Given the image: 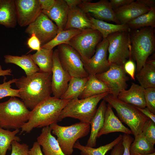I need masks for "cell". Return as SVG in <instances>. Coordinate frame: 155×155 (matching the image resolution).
I'll use <instances>...</instances> for the list:
<instances>
[{
    "label": "cell",
    "mask_w": 155,
    "mask_h": 155,
    "mask_svg": "<svg viewBox=\"0 0 155 155\" xmlns=\"http://www.w3.org/2000/svg\"><path fill=\"white\" fill-rule=\"evenodd\" d=\"M52 73L36 72L16 79L15 84L19 90L20 98L26 107L31 110L51 96Z\"/></svg>",
    "instance_id": "obj_1"
},
{
    "label": "cell",
    "mask_w": 155,
    "mask_h": 155,
    "mask_svg": "<svg viewBox=\"0 0 155 155\" xmlns=\"http://www.w3.org/2000/svg\"><path fill=\"white\" fill-rule=\"evenodd\" d=\"M69 100L50 96L41 102L30 111L29 119L21 128V133L57 123L61 111Z\"/></svg>",
    "instance_id": "obj_2"
},
{
    "label": "cell",
    "mask_w": 155,
    "mask_h": 155,
    "mask_svg": "<svg viewBox=\"0 0 155 155\" xmlns=\"http://www.w3.org/2000/svg\"><path fill=\"white\" fill-rule=\"evenodd\" d=\"M154 28L147 27L129 32L131 58L136 62L137 72H139L149 56L154 51Z\"/></svg>",
    "instance_id": "obj_3"
},
{
    "label": "cell",
    "mask_w": 155,
    "mask_h": 155,
    "mask_svg": "<svg viewBox=\"0 0 155 155\" xmlns=\"http://www.w3.org/2000/svg\"><path fill=\"white\" fill-rule=\"evenodd\" d=\"M109 94L110 92H108L86 98H77L69 100L61 111L58 121L70 117L90 124L96 111L98 103Z\"/></svg>",
    "instance_id": "obj_4"
},
{
    "label": "cell",
    "mask_w": 155,
    "mask_h": 155,
    "mask_svg": "<svg viewBox=\"0 0 155 155\" xmlns=\"http://www.w3.org/2000/svg\"><path fill=\"white\" fill-rule=\"evenodd\" d=\"M30 112L23 102L16 97L0 102V128H21L28 121Z\"/></svg>",
    "instance_id": "obj_5"
},
{
    "label": "cell",
    "mask_w": 155,
    "mask_h": 155,
    "mask_svg": "<svg viewBox=\"0 0 155 155\" xmlns=\"http://www.w3.org/2000/svg\"><path fill=\"white\" fill-rule=\"evenodd\" d=\"M103 99L115 109L119 119L129 127L134 136L142 133L144 125L149 119L136 106L125 103L110 94Z\"/></svg>",
    "instance_id": "obj_6"
},
{
    "label": "cell",
    "mask_w": 155,
    "mask_h": 155,
    "mask_svg": "<svg viewBox=\"0 0 155 155\" xmlns=\"http://www.w3.org/2000/svg\"><path fill=\"white\" fill-rule=\"evenodd\" d=\"M50 126L52 133L57 136L61 149L66 155L72 154L75 143L78 139L87 136L90 129L89 123L81 121L69 126H61L55 123Z\"/></svg>",
    "instance_id": "obj_7"
},
{
    "label": "cell",
    "mask_w": 155,
    "mask_h": 155,
    "mask_svg": "<svg viewBox=\"0 0 155 155\" xmlns=\"http://www.w3.org/2000/svg\"><path fill=\"white\" fill-rule=\"evenodd\" d=\"M130 31L115 32L110 34L106 38L108 43V60L110 65L116 64L124 66L131 58Z\"/></svg>",
    "instance_id": "obj_8"
},
{
    "label": "cell",
    "mask_w": 155,
    "mask_h": 155,
    "mask_svg": "<svg viewBox=\"0 0 155 155\" xmlns=\"http://www.w3.org/2000/svg\"><path fill=\"white\" fill-rule=\"evenodd\" d=\"M102 39V36L99 31L88 28L73 37L69 44L78 52L84 63L94 55L97 46Z\"/></svg>",
    "instance_id": "obj_9"
},
{
    "label": "cell",
    "mask_w": 155,
    "mask_h": 155,
    "mask_svg": "<svg viewBox=\"0 0 155 155\" xmlns=\"http://www.w3.org/2000/svg\"><path fill=\"white\" fill-rule=\"evenodd\" d=\"M57 49L62 67L72 77L85 78L89 76L80 55L71 46L62 44L58 45Z\"/></svg>",
    "instance_id": "obj_10"
},
{
    "label": "cell",
    "mask_w": 155,
    "mask_h": 155,
    "mask_svg": "<svg viewBox=\"0 0 155 155\" xmlns=\"http://www.w3.org/2000/svg\"><path fill=\"white\" fill-rule=\"evenodd\" d=\"M95 75L107 86L110 90V94L114 98H117L119 94L126 90L127 87V82L129 80V78L124 66L110 65L107 71Z\"/></svg>",
    "instance_id": "obj_11"
},
{
    "label": "cell",
    "mask_w": 155,
    "mask_h": 155,
    "mask_svg": "<svg viewBox=\"0 0 155 155\" xmlns=\"http://www.w3.org/2000/svg\"><path fill=\"white\" fill-rule=\"evenodd\" d=\"M58 30L56 24L42 11L36 20L28 26L25 32L30 36L35 34L41 46L52 40L57 35Z\"/></svg>",
    "instance_id": "obj_12"
},
{
    "label": "cell",
    "mask_w": 155,
    "mask_h": 155,
    "mask_svg": "<svg viewBox=\"0 0 155 155\" xmlns=\"http://www.w3.org/2000/svg\"><path fill=\"white\" fill-rule=\"evenodd\" d=\"M51 87L53 96L60 98L67 89L71 77L62 67L57 49L53 51Z\"/></svg>",
    "instance_id": "obj_13"
},
{
    "label": "cell",
    "mask_w": 155,
    "mask_h": 155,
    "mask_svg": "<svg viewBox=\"0 0 155 155\" xmlns=\"http://www.w3.org/2000/svg\"><path fill=\"white\" fill-rule=\"evenodd\" d=\"M78 7L86 13L91 14L92 17L96 19L104 21H112L117 24H120L109 1L107 0H100L96 2H92L90 0H82Z\"/></svg>",
    "instance_id": "obj_14"
},
{
    "label": "cell",
    "mask_w": 155,
    "mask_h": 155,
    "mask_svg": "<svg viewBox=\"0 0 155 155\" xmlns=\"http://www.w3.org/2000/svg\"><path fill=\"white\" fill-rule=\"evenodd\" d=\"M108 43L106 38H103L98 44L94 55L83 63L89 75H94L107 71L110 64L107 58Z\"/></svg>",
    "instance_id": "obj_15"
},
{
    "label": "cell",
    "mask_w": 155,
    "mask_h": 155,
    "mask_svg": "<svg viewBox=\"0 0 155 155\" xmlns=\"http://www.w3.org/2000/svg\"><path fill=\"white\" fill-rule=\"evenodd\" d=\"M17 23L21 27L33 22L42 11L38 0H15Z\"/></svg>",
    "instance_id": "obj_16"
},
{
    "label": "cell",
    "mask_w": 155,
    "mask_h": 155,
    "mask_svg": "<svg viewBox=\"0 0 155 155\" xmlns=\"http://www.w3.org/2000/svg\"><path fill=\"white\" fill-rule=\"evenodd\" d=\"M150 9L137 0L114 11L120 24H126Z\"/></svg>",
    "instance_id": "obj_17"
},
{
    "label": "cell",
    "mask_w": 155,
    "mask_h": 155,
    "mask_svg": "<svg viewBox=\"0 0 155 155\" xmlns=\"http://www.w3.org/2000/svg\"><path fill=\"white\" fill-rule=\"evenodd\" d=\"M116 132L133 134L131 130L125 126L115 115L112 107L108 103L106 104L103 125L98 134L97 137L99 138L103 135Z\"/></svg>",
    "instance_id": "obj_18"
},
{
    "label": "cell",
    "mask_w": 155,
    "mask_h": 155,
    "mask_svg": "<svg viewBox=\"0 0 155 155\" xmlns=\"http://www.w3.org/2000/svg\"><path fill=\"white\" fill-rule=\"evenodd\" d=\"M50 126L42 128L37 138V142L42 147L44 155H66L62 152L57 140L51 133Z\"/></svg>",
    "instance_id": "obj_19"
},
{
    "label": "cell",
    "mask_w": 155,
    "mask_h": 155,
    "mask_svg": "<svg viewBox=\"0 0 155 155\" xmlns=\"http://www.w3.org/2000/svg\"><path fill=\"white\" fill-rule=\"evenodd\" d=\"M69 9L64 0H55L54 4L50 9L42 10V12L55 22L58 28V33L65 28Z\"/></svg>",
    "instance_id": "obj_20"
},
{
    "label": "cell",
    "mask_w": 155,
    "mask_h": 155,
    "mask_svg": "<svg viewBox=\"0 0 155 155\" xmlns=\"http://www.w3.org/2000/svg\"><path fill=\"white\" fill-rule=\"evenodd\" d=\"M144 90L140 85L132 83L129 89L124 90L119 94L117 98L126 103L144 108L146 107Z\"/></svg>",
    "instance_id": "obj_21"
},
{
    "label": "cell",
    "mask_w": 155,
    "mask_h": 155,
    "mask_svg": "<svg viewBox=\"0 0 155 155\" xmlns=\"http://www.w3.org/2000/svg\"><path fill=\"white\" fill-rule=\"evenodd\" d=\"M87 15L78 7L69 8L64 30L75 29L82 31L92 28L90 20L88 16Z\"/></svg>",
    "instance_id": "obj_22"
},
{
    "label": "cell",
    "mask_w": 155,
    "mask_h": 155,
    "mask_svg": "<svg viewBox=\"0 0 155 155\" xmlns=\"http://www.w3.org/2000/svg\"><path fill=\"white\" fill-rule=\"evenodd\" d=\"M106 107V102L103 99L90 121V134L86 146L92 148L96 146L98 134L103 125Z\"/></svg>",
    "instance_id": "obj_23"
},
{
    "label": "cell",
    "mask_w": 155,
    "mask_h": 155,
    "mask_svg": "<svg viewBox=\"0 0 155 155\" xmlns=\"http://www.w3.org/2000/svg\"><path fill=\"white\" fill-rule=\"evenodd\" d=\"M17 24L15 0H0V25L13 28Z\"/></svg>",
    "instance_id": "obj_24"
},
{
    "label": "cell",
    "mask_w": 155,
    "mask_h": 155,
    "mask_svg": "<svg viewBox=\"0 0 155 155\" xmlns=\"http://www.w3.org/2000/svg\"><path fill=\"white\" fill-rule=\"evenodd\" d=\"M4 58L5 63L14 64L20 67L24 71L26 76L39 71V67L31 58L30 54L21 56L7 55H5Z\"/></svg>",
    "instance_id": "obj_25"
},
{
    "label": "cell",
    "mask_w": 155,
    "mask_h": 155,
    "mask_svg": "<svg viewBox=\"0 0 155 155\" xmlns=\"http://www.w3.org/2000/svg\"><path fill=\"white\" fill-rule=\"evenodd\" d=\"M92 28L99 31L103 38H106L110 34L116 32L130 31L131 30L126 24H113L96 19L88 16Z\"/></svg>",
    "instance_id": "obj_26"
},
{
    "label": "cell",
    "mask_w": 155,
    "mask_h": 155,
    "mask_svg": "<svg viewBox=\"0 0 155 155\" xmlns=\"http://www.w3.org/2000/svg\"><path fill=\"white\" fill-rule=\"evenodd\" d=\"M53 50L41 48L30 56L34 63L38 66L39 72H52L53 65Z\"/></svg>",
    "instance_id": "obj_27"
},
{
    "label": "cell",
    "mask_w": 155,
    "mask_h": 155,
    "mask_svg": "<svg viewBox=\"0 0 155 155\" xmlns=\"http://www.w3.org/2000/svg\"><path fill=\"white\" fill-rule=\"evenodd\" d=\"M108 92H110V90L105 84L98 79L95 75H89L84 90L78 98H86Z\"/></svg>",
    "instance_id": "obj_28"
},
{
    "label": "cell",
    "mask_w": 155,
    "mask_h": 155,
    "mask_svg": "<svg viewBox=\"0 0 155 155\" xmlns=\"http://www.w3.org/2000/svg\"><path fill=\"white\" fill-rule=\"evenodd\" d=\"M134 137L130 147V155H146L155 152L154 145L146 139L142 132Z\"/></svg>",
    "instance_id": "obj_29"
},
{
    "label": "cell",
    "mask_w": 155,
    "mask_h": 155,
    "mask_svg": "<svg viewBox=\"0 0 155 155\" xmlns=\"http://www.w3.org/2000/svg\"><path fill=\"white\" fill-rule=\"evenodd\" d=\"M123 135L120 134L111 142L98 148L88 147L81 145L78 140L73 146V148L78 149L80 151L81 155H105L109 150L122 140Z\"/></svg>",
    "instance_id": "obj_30"
},
{
    "label": "cell",
    "mask_w": 155,
    "mask_h": 155,
    "mask_svg": "<svg viewBox=\"0 0 155 155\" xmlns=\"http://www.w3.org/2000/svg\"><path fill=\"white\" fill-rule=\"evenodd\" d=\"M88 77L85 78L71 77L67 89L61 97L64 100L79 98L84 90Z\"/></svg>",
    "instance_id": "obj_31"
},
{
    "label": "cell",
    "mask_w": 155,
    "mask_h": 155,
    "mask_svg": "<svg viewBox=\"0 0 155 155\" xmlns=\"http://www.w3.org/2000/svg\"><path fill=\"white\" fill-rule=\"evenodd\" d=\"M136 77L140 86L144 89L155 88V67L146 63Z\"/></svg>",
    "instance_id": "obj_32"
},
{
    "label": "cell",
    "mask_w": 155,
    "mask_h": 155,
    "mask_svg": "<svg viewBox=\"0 0 155 155\" xmlns=\"http://www.w3.org/2000/svg\"><path fill=\"white\" fill-rule=\"evenodd\" d=\"M126 24L131 30L147 27L154 28L155 27V7L151 8L147 12L139 16Z\"/></svg>",
    "instance_id": "obj_33"
},
{
    "label": "cell",
    "mask_w": 155,
    "mask_h": 155,
    "mask_svg": "<svg viewBox=\"0 0 155 155\" xmlns=\"http://www.w3.org/2000/svg\"><path fill=\"white\" fill-rule=\"evenodd\" d=\"M81 31L75 29L61 30L58 32L52 40L42 46L41 48L53 50L57 46L62 44H69L71 39Z\"/></svg>",
    "instance_id": "obj_34"
},
{
    "label": "cell",
    "mask_w": 155,
    "mask_h": 155,
    "mask_svg": "<svg viewBox=\"0 0 155 155\" xmlns=\"http://www.w3.org/2000/svg\"><path fill=\"white\" fill-rule=\"evenodd\" d=\"M19 131V129L11 131L0 128V155H6L7 150H11L13 141H21L20 137L16 135Z\"/></svg>",
    "instance_id": "obj_35"
},
{
    "label": "cell",
    "mask_w": 155,
    "mask_h": 155,
    "mask_svg": "<svg viewBox=\"0 0 155 155\" xmlns=\"http://www.w3.org/2000/svg\"><path fill=\"white\" fill-rule=\"evenodd\" d=\"M6 78L5 77L3 82L0 84V99L7 96L20 98L19 90L13 89L11 88V84L15 83L16 79H13L6 82Z\"/></svg>",
    "instance_id": "obj_36"
},
{
    "label": "cell",
    "mask_w": 155,
    "mask_h": 155,
    "mask_svg": "<svg viewBox=\"0 0 155 155\" xmlns=\"http://www.w3.org/2000/svg\"><path fill=\"white\" fill-rule=\"evenodd\" d=\"M142 132L146 139L154 146L155 144V123L149 119L144 125Z\"/></svg>",
    "instance_id": "obj_37"
},
{
    "label": "cell",
    "mask_w": 155,
    "mask_h": 155,
    "mask_svg": "<svg viewBox=\"0 0 155 155\" xmlns=\"http://www.w3.org/2000/svg\"><path fill=\"white\" fill-rule=\"evenodd\" d=\"M144 95L146 107L155 114V88L145 89Z\"/></svg>",
    "instance_id": "obj_38"
},
{
    "label": "cell",
    "mask_w": 155,
    "mask_h": 155,
    "mask_svg": "<svg viewBox=\"0 0 155 155\" xmlns=\"http://www.w3.org/2000/svg\"><path fill=\"white\" fill-rule=\"evenodd\" d=\"M11 152L10 155H29V146L26 144L20 143L16 140L11 143Z\"/></svg>",
    "instance_id": "obj_39"
},
{
    "label": "cell",
    "mask_w": 155,
    "mask_h": 155,
    "mask_svg": "<svg viewBox=\"0 0 155 155\" xmlns=\"http://www.w3.org/2000/svg\"><path fill=\"white\" fill-rule=\"evenodd\" d=\"M124 68L126 73L128 74L132 80H135V65L134 61L131 58L125 63Z\"/></svg>",
    "instance_id": "obj_40"
},
{
    "label": "cell",
    "mask_w": 155,
    "mask_h": 155,
    "mask_svg": "<svg viewBox=\"0 0 155 155\" xmlns=\"http://www.w3.org/2000/svg\"><path fill=\"white\" fill-rule=\"evenodd\" d=\"M27 44L28 47L31 50L37 51L41 49L40 42L38 38L33 34L31 35L30 37L27 41Z\"/></svg>",
    "instance_id": "obj_41"
},
{
    "label": "cell",
    "mask_w": 155,
    "mask_h": 155,
    "mask_svg": "<svg viewBox=\"0 0 155 155\" xmlns=\"http://www.w3.org/2000/svg\"><path fill=\"white\" fill-rule=\"evenodd\" d=\"M133 140V138L130 135L124 133L123 135L122 143L124 150L122 155H130V147Z\"/></svg>",
    "instance_id": "obj_42"
},
{
    "label": "cell",
    "mask_w": 155,
    "mask_h": 155,
    "mask_svg": "<svg viewBox=\"0 0 155 155\" xmlns=\"http://www.w3.org/2000/svg\"><path fill=\"white\" fill-rule=\"evenodd\" d=\"M134 1V0H110L109 2L112 8L114 10L130 3Z\"/></svg>",
    "instance_id": "obj_43"
},
{
    "label": "cell",
    "mask_w": 155,
    "mask_h": 155,
    "mask_svg": "<svg viewBox=\"0 0 155 155\" xmlns=\"http://www.w3.org/2000/svg\"><path fill=\"white\" fill-rule=\"evenodd\" d=\"M28 153L29 155H43L40 146L37 142L33 143L32 148L29 150Z\"/></svg>",
    "instance_id": "obj_44"
},
{
    "label": "cell",
    "mask_w": 155,
    "mask_h": 155,
    "mask_svg": "<svg viewBox=\"0 0 155 155\" xmlns=\"http://www.w3.org/2000/svg\"><path fill=\"white\" fill-rule=\"evenodd\" d=\"M122 140L113 147L110 155H122L124 148L122 144Z\"/></svg>",
    "instance_id": "obj_45"
},
{
    "label": "cell",
    "mask_w": 155,
    "mask_h": 155,
    "mask_svg": "<svg viewBox=\"0 0 155 155\" xmlns=\"http://www.w3.org/2000/svg\"><path fill=\"white\" fill-rule=\"evenodd\" d=\"M42 10H48L54 4L55 0H38Z\"/></svg>",
    "instance_id": "obj_46"
},
{
    "label": "cell",
    "mask_w": 155,
    "mask_h": 155,
    "mask_svg": "<svg viewBox=\"0 0 155 155\" xmlns=\"http://www.w3.org/2000/svg\"><path fill=\"white\" fill-rule=\"evenodd\" d=\"M136 107L145 116L155 123V114L151 112L146 107L144 108Z\"/></svg>",
    "instance_id": "obj_47"
},
{
    "label": "cell",
    "mask_w": 155,
    "mask_h": 155,
    "mask_svg": "<svg viewBox=\"0 0 155 155\" xmlns=\"http://www.w3.org/2000/svg\"><path fill=\"white\" fill-rule=\"evenodd\" d=\"M69 8L78 7L82 2V0H64Z\"/></svg>",
    "instance_id": "obj_48"
},
{
    "label": "cell",
    "mask_w": 155,
    "mask_h": 155,
    "mask_svg": "<svg viewBox=\"0 0 155 155\" xmlns=\"http://www.w3.org/2000/svg\"><path fill=\"white\" fill-rule=\"evenodd\" d=\"M138 1L150 9L155 7L154 0H138Z\"/></svg>",
    "instance_id": "obj_49"
},
{
    "label": "cell",
    "mask_w": 155,
    "mask_h": 155,
    "mask_svg": "<svg viewBox=\"0 0 155 155\" xmlns=\"http://www.w3.org/2000/svg\"><path fill=\"white\" fill-rule=\"evenodd\" d=\"M12 70L11 69L3 70L2 69L1 66L0 65V76L11 75Z\"/></svg>",
    "instance_id": "obj_50"
},
{
    "label": "cell",
    "mask_w": 155,
    "mask_h": 155,
    "mask_svg": "<svg viewBox=\"0 0 155 155\" xmlns=\"http://www.w3.org/2000/svg\"><path fill=\"white\" fill-rule=\"evenodd\" d=\"M155 155V152H154L153 153L150 154H146V155Z\"/></svg>",
    "instance_id": "obj_51"
}]
</instances>
